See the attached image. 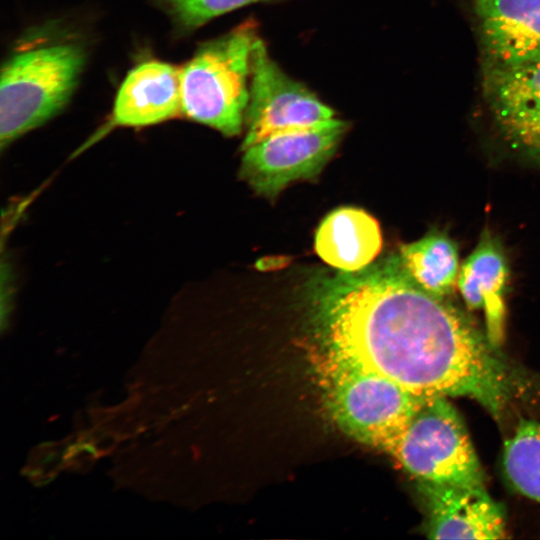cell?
<instances>
[{"label":"cell","instance_id":"5b68a950","mask_svg":"<svg viewBox=\"0 0 540 540\" xmlns=\"http://www.w3.org/2000/svg\"><path fill=\"white\" fill-rule=\"evenodd\" d=\"M387 452L418 482L485 486L467 430L448 397H425Z\"/></svg>","mask_w":540,"mask_h":540},{"label":"cell","instance_id":"277c9868","mask_svg":"<svg viewBox=\"0 0 540 540\" xmlns=\"http://www.w3.org/2000/svg\"><path fill=\"white\" fill-rule=\"evenodd\" d=\"M322 386L332 418L349 435L388 451L425 397L327 354Z\"/></svg>","mask_w":540,"mask_h":540},{"label":"cell","instance_id":"30bf717a","mask_svg":"<svg viewBox=\"0 0 540 540\" xmlns=\"http://www.w3.org/2000/svg\"><path fill=\"white\" fill-rule=\"evenodd\" d=\"M483 64L540 59V0H472Z\"/></svg>","mask_w":540,"mask_h":540},{"label":"cell","instance_id":"8992f818","mask_svg":"<svg viewBox=\"0 0 540 540\" xmlns=\"http://www.w3.org/2000/svg\"><path fill=\"white\" fill-rule=\"evenodd\" d=\"M334 118L328 105L279 67L260 38L252 56L241 149L274 134L318 127Z\"/></svg>","mask_w":540,"mask_h":540},{"label":"cell","instance_id":"ba28073f","mask_svg":"<svg viewBox=\"0 0 540 540\" xmlns=\"http://www.w3.org/2000/svg\"><path fill=\"white\" fill-rule=\"evenodd\" d=\"M482 92L502 138L540 167V59L516 65L483 64Z\"/></svg>","mask_w":540,"mask_h":540},{"label":"cell","instance_id":"52a82bcc","mask_svg":"<svg viewBox=\"0 0 540 540\" xmlns=\"http://www.w3.org/2000/svg\"><path fill=\"white\" fill-rule=\"evenodd\" d=\"M346 128L343 120L334 118L318 127L269 136L244 150L240 176L257 194L275 198L290 183L315 178Z\"/></svg>","mask_w":540,"mask_h":540},{"label":"cell","instance_id":"5bb4252c","mask_svg":"<svg viewBox=\"0 0 540 540\" xmlns=\"http://www.w3.org/2000/svg\"><path fill=\"white\" fill-rule=\"evenodd\" d=\"M401 263L426 292L447 298L457 286L459 252L445 231L433 228L421 239L400 247Z\"/></svg>","mask_w":540,"mask_h":540},{"label":"cell","instance_id":"6da1fadb","mask_svg":"<svg viewBox=\"0 0 540 540\" xmlns=\"http://www.w3.org/2000/svg\"><path fill=\"white\" fill-rule=\"evenodd\" d=\"M329 355L420 397L479 399L500 370L498 348L446 298L423 290L390 254L363 269L323 270L304 287Z\"/></svg>","mask_w":540,"mask_h":540},{"label":"cell","instance_id":"7a4b0ae2","mask_svg":"<svg viewBox=\"0 0 540 540\" xmlns=\"http://www.w3.org/2000/svg\"><path fill=\"white\" fill-rule=\"evenodd\" d=\"M259 39L256 23L246 21L201 44L181 68L182 114L225 136L240 134Z\"/></svg>","mask_w":540,"mask_h":540},{"label":"cell","instance_id":"3957f363","mask_svg":"<svg viewBox=\"0 0 540 540\" xmlns=\"http://www.w3.org/2000/svg\"><path fill=\"white\" fill-rule=\"evenodd\" d=\"M84 65L85 51L74 43L46 44L12 54L1 69V148L63 110Z\"/></svg>","mask_w":540,"mask_h":540},{"label":"cell","instance_id":"2e32d148","mask_svg":"<svg viewBox=\"0 0 540 540\" xmlns=\"http://www.w3.org/2000/svg\"><path fill=\"white\" fill-rule=\"evenodd\" d=\"M273 0H160V4L184 29L194 30L238 8Z\"/></svg>","mask_w":540,"mask_h":540},{"label":"cell","instance_id":"4fadbf2b","mask_svg":"<svg viewBox=\"0 0 540 540\" xmlns=\"http://www.w3.org/2000/svg\"><path fill=\"white\" fill-rule=\"evenodd\" d=\"M382 247L378 222L363 209L340 207L329 213L315 235L318 256L341 271H357L371 264Z\"/></svg>","mask_w":540,"mask_h":540},{"label":"cell","instance_id":"9a60e30c","mask_svg":"<svg viewBox=\"0 0 540 540\" xmlns=\"http://www.w3.org/2000/svg\"><path fill=\"white\" fill-rule=\"evenodd\" d=\"M504 469L518 492L540 503V422H519L505 444Z\"/></svg>","mask_w":540,"mask_h":540},{"label":"cell","instance_id":"9c48e42d","mask_svg":"<svg viewBox=\"0 0 540 540\" xmlns=\"http://www.w3.org/2000/svg\"><path fill=\"white\" fill-rule=\"evenodd\" d=\"M433 539H503V507L483 487L418 482Z\"/></svg>","mask_w":540,"mask_h":540},{"label":"cell","instance_id":"7c38bea8","mask_svg":"<svg viewBox=\"0 0 540 540\" xmlns=\"http://www.w3.org/2000/svg\"><path fill=\"white\" fill-rule=\"evenodd\" d=\"M509 275V264L500 239L485 228L477 246L460 266L457 288L468 309L483 310L486 333L496 346L504 339Z\"/></svg>","mask_w":540,"mask_h":540},{"label":"cell","instance_id":"8fae6325","mask_svg":"<svg viewBox=\"0 0 540 540\" xmlns=\"http://www.w3.org/2000/svg\"><path fill=\"white\" fill-rule=\"evenodd\" d=\"M182 113L181 69L146 61L131 69L115 98L112 124L144 127Z\"/></svg>","mask_w":540,"mask_h":540}]
</instances>
